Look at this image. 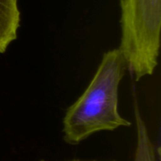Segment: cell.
I'll return each instance as SVG.
<instances>
[{
	"instance_id": "1",
	"label": "cell",
	"mask_w": 161,
	"mask_h": 161,
	"mask_svg": "<svg viewBox=\"0 0 161 161\" xmlns=\"http://www.w3.org/2000/svg\"><path fill=\"white\" fill-rule=\"evenodd\" d=\"M126 68V60L119 47L103 55L90 85L65 114L66 142L77 144L94 133L130 125L118 108L119 86Z\"/></svg>"
},
{
	"instance_id": "3",
	"label": "cell",
	"mask_w": 161,
	"mask_h": 161,
	"mask_svg": "<svg viewBox=\"0 0 161 161\" xmlns=\"http://www.w3.org/2000/svg\"><path fill=\"white\" fill-rule=\"evenodd\" d=\"M20 22L18 0H0V54L17 39Z\"/></svg>"
},
{
	"instance_id": "4",
	"label": "cell",
	"mask_w": 161,
	"mask_h": 161,
	"mask_svg": "<svg viewBox=\"0 0 161 161\" xmlns=\"http://www.w3.org/2000/svg\"><path fill=\"white\" fill-rule=\"evenodd\" d=\"M135 124L137 130V144L133 161H158L155 145L138 108H135Z\"/></svg>"
},
{
	"instance_id": "5",
	"label": "cell",
	"mask_w": 161,
	"mask_h": 161,
	"mask_svg": "<svg viewBox=\"0 0 161 161\" xmlns=\"http://www.w3.org/2000/svg\"><path fill=\"white\" fill-rule=\"evenodd\" d=\"M74 161H81V160H74Z\"/></svg>"
},
{
	"instance_id": "2",
	"label": "cell",
	"mask_w": 161,
	"mask_h": 161,
	"mask_svg": "<svg viewBox=\"0 0 161 161\" xmlns=\"http://www.w3.org/2000/svg\"><path fill=\"white\" fill-rule=\"evenodd\" d=\"M121 49L136 80L155 72L159 56L161 0H121Z\"/></svg>"
}]
</instances>
